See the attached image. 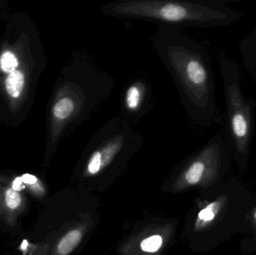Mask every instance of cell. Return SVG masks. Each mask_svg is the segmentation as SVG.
Segmentation results:
<instances>
[{
    "label": "cell",
    "mask_w": 256,
    "mask_h": 255,
    "mask_svg": "<svg viewBox=\"0 0 256 255\" xmlns=\"http://www.w3.org/2000/svg\"><path fill=\"white\" fill-rule=\"evenodd\" d=\"M21 183L28 193L34 197L42 198L46 193L43 183L34 175L30 174H24L20 177Z\"/></svg>",
    "instance_id": "8fae6325"
},
{
    "label": "cell",
    "mask_w": 256,
    "mask_h": 255,
    "mask_svg": "<svg viewBox=\"0 0 256 255\" xmlns=\"http://www.w3.org/2000/svg\"><path fill=\"white\" fill-rule=\"evenodd\" d=\"M252 223H254V229H255L256 232V209L254 213V217H252Z\"/></svg>",
    "instance_id": "5bb4252c"
},
{
    "label": "cell",
    "mask_w": 256,
    "mask_h": 255,
    "mask_svg": "<svg viewBox=\"0 0 256 255\" xmlns=\"http://www.w3.org/2000/svg\"><path fill=\"white\" fill-rule=\"evenodd\" d=\"M225 98L222 122L230 148L239 168H248L255 133L256 102L244 94L242 73L238 63L230 57L220 55L218 60Z\"/></svg>",
    "instance_id": "277c9868"
},
{
    "label": "cell",
    "mask_w": 256,
    "mask_h": 255,
    "mask_svg": "<svg viewBox=\"0 0 256 255\" xmlns=\"http://www.w3.org/2000/svg\"><path fill=\"white\" fill-rule=\"evenodd\" d=\"M116 85L110 73L85 58H78L66 67L51 104V145H56L64 134L86 122Z\"/></svg>",
    "instance_id": "7a4b0ae2"
},
{
    "label": "cell",
    "mask_w": 256,
    "mask_h": 255,
    "mask_svg": "<svg viewBox=\"0 0 256 255\" xmlns=\"http://www.w3.org/2000/svg\"><path fill=\"white\" fill-rule=\"evenodd\" d=\"M19 66V60L14 52L6 50L0 55V70L3 73H9L16 71Z\"/></svg>",
    "instance_id": "7c38bea8"
},
{
    "label": "cell",
    "mask_w": 256,
    "mask_h": 255,
    "mask_svg": "<svg viewBox=\"0 0 256 255\" xmlns=\"http://www.w3.org/2000/svg\"><path fill=\"white\" fill-rule=\"evenodd\" d=\"M82 234L79 230L70 231L60 241L56 247V252L60 255L70 254L80 242Z\"/></svg>",
    "instance_id": "30bf717a"
},
{
    "label": "cell",
    "mask_w": 256,
    "mask_h": 255,
    "mask_svg": "<svg viewBox=\"0 0 256 255\" xmlns=\"http://www.w3.org/2000/svg\"><path fill=\"white\" fill-rule=\"evenodd\" d=\"M238 49L246 73L256 83V24L240 40Z\"/></svg>",
    "instance_id": "52a82bcc"
},
{
    "label": "cell",
    "mask_w": 256,
    "mask_h": 255,
    "mask_svg": "<svg viewBox=\"0 0 256 255\" xmlns=\"http://www.w3.org/2000/svg\"><path fill=\"white\" fill-rule=\"evenodd\" d=\"M25 82V75L20 70H16L8 74L4 80V88L9 97L19 98L24 91Z\"/></svg>",
    "instance_id": "9c48e42d"
},
{
    "label": "cell",
    "mask_w": 256,
    "mask_h": 255,
    "mask_svg": "<svg viewBox=\"0 0 256 255\" xmlns=\"http://www.w3.org/2000/svg\"><path fill=\"white\" fill-rule=\"evenodd\" d=\"M152 41L191 120L203 127L220 124L222 115L216 105L214 74L208 52L179 30L159 28Z\"/></svg>",
    "instance_id": "6da1fadb"
},
{
    "label": "cell",
    "mask_w": 256,
    "mask_h": 255,
    "mask_svg": "<svg viewBox=\"0 0 256 255\" xmlns=\"http://www.w3.org/2000/svg\"><path fill=\"white\" fill-rule=\"evenodd\" d=\"M228 203L227 196H220L216 201L208 205L206 208L202 210L198 214V220L202 223L203 226H208L213 223L215 219L219 217L222 210H225Z\"/></svg>",
    "instance_id": "ba28073f"
},
{
    "label": "cell",
    "mask_w": 256,
    "mask_h": 255,
    "mask_svg": "<svg viewBox=\"0 0 256 255\" xmlns=\"http://www.w3.org/2000/svg\"><path fill=\"white\" fill-rule=\"evenodd\" d=\"M162 244V240L160 236L154 235L144 240L141 243V249L146 253H154L158 252Z\"/></svg>",
    "instance_id": "4fadbf2b"
},
{
    "label": "cell",
    "mask_w": 256,
    "mask_h": 255,
    "mask_svg": "<svg viewBox=\"0 0 256 255\" xmlns=\"http://www.w3.org/2000/svg\"></svg>",
    "instance_id": "9a60e30c"
},
{
    "label": "cell",
    "mask_w": 256,
    "mask_h": 255,
    "mask_svg": "<svg viewBox=\"0 0 256 255\" xmlns=\"http://www.w3.org/2000/svg\"><path fill=\"white\" fill-rule=\"evenodd\" d=\"M150 97V86L146 79L138 78L131 81L123 94V118L128 122L138 121L146 112Z\"/></svg>",
    "instance_id": "5b68a950"
},
{
    "label": "cell",
    "mask_w": 256,
    "mask_h": 255,
    "mask_svg": "<svg viewBox=\"0 0 256 255\" xmlns=\"http://www.w3.org/2000/svg\"><path fill=\"white\" fill-rule=\"evenodd\" d=\"M100 11L117 19L148 21L159 28H216L233 25L242 12L210 0H117L102 4Z\"/></svg>",
    "instance_id": "3957f363"
},
{
    "label": "cell",
    "mask_w": 256,
    "mask_h": 255,
    "mask_svg": "<svg viewBox=\"0 0 256 255\" xmlns=\"http://www.w3.org/2000/svg\"><path fill=\"white\" fill-rule=\"evenodd\" d=\"M15 181L0 176V220L8 226H14L25 211L26 199Z\"/></svg>",
    "instance_id": "8992f818"
}]
</instances>
